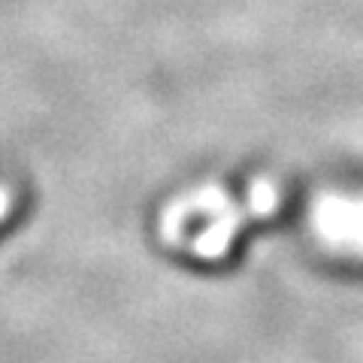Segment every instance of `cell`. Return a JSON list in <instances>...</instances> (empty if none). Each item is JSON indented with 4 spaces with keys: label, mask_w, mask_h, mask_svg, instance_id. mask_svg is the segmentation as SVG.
<instances>
[{
    "label": "cell",
    "mask_w": 363,
    "mask_h": 363,
    "mask_svg": "<svg viewBox=\"0 0 363 363\" xmlns=\"http://www.w3.org/2000/svg\"><path fill=\"white\" fill-rule=\"evenodd\" d=\"M345 212H348V218L345 221V215L342 212H336V218H330V215L324 212V221H321V230L327 240H333L336 245H351V248H357V252H363V203H339Z\"/></svg>",
    "instance_id": "obj_1"
}]
</instances>
